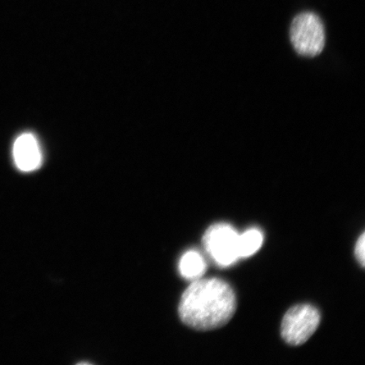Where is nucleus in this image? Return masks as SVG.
I'll return each mask as SVG.
<instances>
[{
  "label": "nucleus",
  "instance_id": "6",
  "mask_svg": "<svg viewBox=\"0 0 365 365\" xmlns=\"http://www.w3.org/2000/svg\"><path fill=\"white\" fill-rule=\"evenodd\" d=\"M179 270L185 279L196 281L200 279L207 271V263L198 251H187L180 259Z\"/></svg>",
  "mask_w": 365,
  "mask_h": 365
},
{
  "label": "nucleus",
  "instance_id": "4",
  "mask_svg": "<svg viewBox=\"0 0 365 365\" xmlns=\"http://www.w3.org/2000/svg\"><path fill=\"white\" fill-rule=\"evenodd\" d=\"M321 322V314L309 304L291 308L282 319L281 335L287 344L299 346L314 334Z\"/></svg>",
  "mask_w": 365,
  "mask_h": 365
},
{
  "label": "nucleus",
  "instance_id": "7",
  "mask_svg": "<svg viewBox=\"0 0 365 365\" xmlns=\"http://www.w3.org/2000/svg\"><path fill=\"white\" fill-rule=\"evenodd\" d=\"M263 244V235L257 228H251L239 237V251L240 258H247L261 249Z\"/></svg>",
  "mask_w": 365,
  "mask_h": 365
},
{
  "label": "nucleus",
  "instance_id": "5",
  "mask_svg": "<svg viewBox=\"0 0 365 365\" xmlns=\"http://www.w3.org/2000/svg\"><path fill=\"white\" fill-rule=\"evenodd\" d=\"M13 157L18 170L33 172L40 168L43 154L38 140L33 134L21 135L13 147Z\"/></svg>",
  "mask_w": 365,
  "mask_h": 365
},
{
  "label": "nucleus",
  "instance_id": "1",
  "mask_svg": "<svg viewBox=\"0 0 365 365\" xmlns=\"http://www.w3.org/2000/svg\"><path fill=\"white\" fill-rule=\"evenodd\" d=\"M231 286L218 278L193 281L182 294L179 314L185 325L199 331L225 326L236 312Z\"/></svg>",
  "mask_w": 365,
  "mask_h": 365
},
{
  "label": "nucleus",
  "instance_id": "2",
  "mask_svg": "<svg viewBox=\"0 0 365 365\" xmlns=\"http://www.w3.org/2000/svg\"><path fill=\"white\" fill-rule=\"evenodd\" d=\"M290 39L295 51L304 57H314L326 43L325 27L317 14L301 13L291 24Z\"/></svg>",
  "mask_w": 365,
  "mask_h": 365
},
{
  "label": "nucleus",
  "instance_id": "8",
  "mask_svg": "<svg viewBox=\"0 0 365 365\" xmlns=\"http://www.w3.org/2000/svg\"><path fill=\"white\" fill-rule=\"evenodd\" d=\"M355 257L357 258L358 262L364 267L365 264V235L363 232L362 235L359 237L357 244L355 246Z\"/></svg>",
  "mask_w": 365,
  "mask_h": 365
},
{
  "label": "nucleus",
  "instance_id": "3",
  "mask_svg": "<svg viewBox=\"0 0 365 365\" xmlns=\"http://www.w3.org/2000/svg\"><path fill=\"white\" fill-rule=\"evenodd\" d=\"M239 237L231 225L217 223L205 231L202 239L204 248L218 266L230 267L240 258Z\"/></svg>",
  "mask_w": 365,
  "mask_h": 365
}]
</instances>
